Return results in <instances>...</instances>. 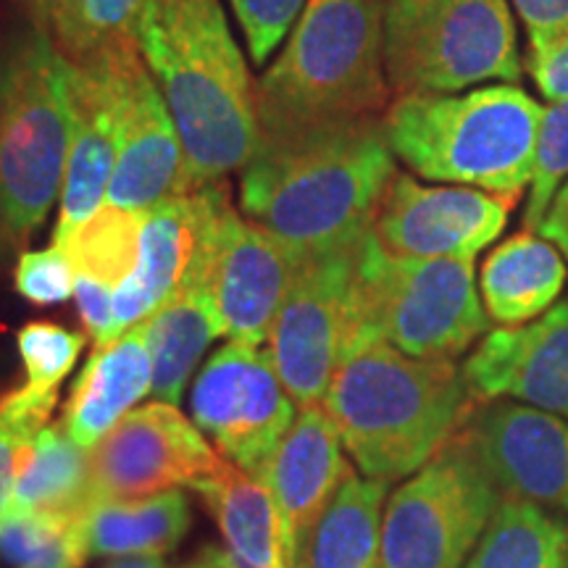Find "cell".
<instances>
[{
	"mask_svg": "<svg viewBox=\"0 0 568 568\" xmlns=\"http://www.w3.org/2000/svg\"><path fill=\"white\" fill-rule=\"evenodd\" d=\"M13 282H17V293L24 301L34 305H55L74 295L77 274L67 253L59 245H51L45 251H30L21 255Z\"/></svg>",
	"mask_w": 568,
	"mask_h": 568,
	"instance_id": "obj_35",
	"label": "cell"
},
{
	"mask_svg": "<svg viewBox=\"0 0 568 568\" xmlns=\"http://www.w3.org/2000/svg\"><path fill=\"white\" fill-rule=\"evenodd\" d=\"M59 393L42 395L19 387L0 397V524L11 514L13 489L30 464L34 437L51 422Z\"/></svg>",
	"mask_w": 568,
	"mask_h": 568,
	"instance_id": "obj_32",
	"label": "cell"
},
{
	"mask_svg": "<svg viewBox=\"0 0 568 568\" xmlns=\"http://www.w3.org/2000/svg\"><path fill=\"white\" fill-rule=\"evenodd\" d=\"M500 500L477 453L456 437L389 495L379 568H464Z\"/></svg>",
	"mask_w": 568,
	"mask_h": 568,
	"instance_id": "obj_8",
	"label": "cell"
},
{
	"mask_svg": "<svg viewBox=\"0 0 568 568\" xmlns=\"http://www.w3.org/2000/svg\"><path fill=\"white\" fill-rule=\"evenodd\" d=\"M193 489L216 518L226 545L222 550L226 564L232 568H282L276 510L264 481L224 458L216 471Z\"/></svg>",
	"mask_w": 568,
	"mask_h": 568,
	"instance_id": "obj_23",
	"label": "cell"
},
{
	"mask_svg": "<svg viewBox=\"0 0 568 568\" xmlns=\"http://www.w3.org/2000/svg\"><path fill=\"white\" fill-rule=\"evenodd\" d=\"M518 201L477 187H429L406 172H395L372 237L397 258H477L506 230Z\"/></svg>",
	"mask_w": 568,
	"mask_h": 568,
	"instance_id": "obj_15",
	"label": "cell"
},
{
	"mask_svg": "<svg viewBox=\"0 0 568 568\" xmlns=\"http://www.w3.org/2000/svg\"><path fill=\"white\" fill-rule=\"evenodd\" d=\"M471 400L464 368L453 361L414 358L372 339L339 358L322 406L355 468L397 481L456 439Z\"/></svg>",
	"mask_w": 568,
	"mask_h": 568,
	"instance_id": "obj_3",
	"label": "cell"
},
{
	"mask_svg": "<svg viewBox=\"0 0 568 568\" xmlns=\"http://www.w3.org/2000/svg\"><path fill=\"white\" fill-rule=\"evenodd\" d=\"M219 568H230V566H226L224 560H222V552H219Z\"/></svg>",
	"mask_w": 568,
	"mask_h": 568,
	"instance_id": "obj_45",
	"label": "cell"
},
{
	"mask_svg": "<svg viewBox=\"0 0 568 568\" xmlns=\"http://www.w3.org/2000/svg\"><path fill=\"white\" fill-rule=\"evenodd\" d=\"M537 234H542L548 243L556 245L568 261V176L558 187V193L552 195L548 211L537 226Z\"/></svg>",
	"mask_w": 568,
	"mask_h": 568,
	"instance_id": "obj_41",
	"label": "cell"
},
{
	"mask_svg": "<svg viewBox=\"0 0 568 568\" xmlns=\"http://www.w3.org/2000/svg\"><path fill=\"white\" fill-rule=\"evenodd\" d=\"M142 326L153 361L151 393L155 400L176 403L205 347L222 337L211 297L197 284H182Z\"/></svg>",
	"mask_w": 568,
	"mask_h": 568,
	"instance_id": "obj_25",
	"label": "cell"
},
{
	"mask_svg": "<svg viewBox=\"0 0 568 568\" xmlns=\"http://www.w3.org/2000/svg\"><path fill=\"white\" fill-rule=\"evenodd\" d=\"M213 447L174 403H148L90 447V503L132 500L209 477L222 464Z\"/></svg>",
	"mask_w": 568,
	"mask_h": 568,
	"instance_id": "obj_13",
	"label": "cell"
},
{
	"mask_svg": "<svg viewBox=\"0 0 568 568\" xmlns=\"http://www.w3.org/2000/svg\"><path fill=\"white\" fill-rule=\"evenodd\" d=\"M487 324L474 258H397L366 234L355 258L345 353L382 339L414 358L453 361L485 335Z\"/></svg>",
	"mask_w": 568,
	"mask_h": 568,
	"instance_id": "obj_7",
	"label": "cell"
},
{
	"mask_svg": "<svg viewBox=\"0 0 568 568\" xmlns=\"http://www.w3.org/2000/svg\"><path fill=\"white\" fill-rule=\"evenodd\" d=\"M193 524L187 497L180 489L98 500L84 510L82 529L90 556H163L172 552Z\"/></svg>",
	"mask_w": 568,
	"mask_h": 568,
	"instance_id": "obj_24",
	"label": "cell"
},
{
	"mask_svg": "<svg viewBox=\"0 0 568 568\" xmlns=\"http://www.w3.org/2000/svg\"><path fill=\"white\" fill-rule=\"evenodd\" d=\"M27 3H30V9L34 13V21L45 30V21H48V13H51L53 0H27Z\"/></svg>",
	"mask_w": 568,
	"mask_h": 568,
	"instance_id": "obj_44",
	"label": "cell"
},
{
	"mask_svg": "<svg viewBox=\"0 0 568 568\" xmlns=\"http://www.w3.org/2000/svg\"><path fill=\"white\" fill-rule=\"evenodd\" d=\"M464 376L481 400H516L568 418V301L529 324L487 332L468 355Z\"/></svg>",
	"mask_w": 568,
	"mask_h": 568,
	"instance_id": "obj_18",
	"label": "cell"
},
{
	"mask_svg": "<svg viewBox=\"0 0 568 568\" xmlns=\"http://www.w3.org/2000/svg\"><path fill=\"white\" fill-rule=\"evenodd\" d=\"M566 276L564 253L542 234L524 230L497 245L481 264V303L500 326L529 324L556 305Z\"/></svg>",
	"mask_w": 568,
	"mask_h": 568,
	"instance_id": "obj_22",
	"label": "cell"
},
{
	"mask_svg": "<svg viewBox=\"0 0 568 568\" xmlns=\"http://www.w3.org/2000/svg\"><path fill=\"white\" fill-rule=\"evenodd\" d=\"M351 474L343 439L324 406L297 408L293 426L258 471L274 500L282 568H305L311 537Z\"/></svg>",
	"mask_w": 568,
	"mask_h": 568,
	"instance_id": "obj_16",
	"label": "cell"
},
{
	"mask_svg": "<svg viewBox=\"0 0 568 568\" xmlns=\"http://www.w3.org/2000/svg\"><path fill=\"white\" fill-rule=\"evenodd\" d=\"M247 38L253 63H266L305 0H230Z\"/></svg>",
	"mask_w": 568,
	"mask_h": 568,
	"instance_id": "obj_36",
	"label": "cell"
},
{
	"mask_svg": "<svg viewBox=\"0 0 568 568\" xmlns=\"http://www.w3.org/2000/svg\"><path fill=\"white\" fill-rule=\"evenodd\" d=\"M529 74L548 101L568 98V38L529 53Z\"/></svg>",
	"mask_w": 568,
	"mask_h": 568,
	"instance_id": "obj_39",
	"label": "cell"
},
{
	"mask_svg": "<svg viewBox=\"0 0 568 568\" xmlns=\"http://www.w3.org/2000/svg\"><path fill=\"white\" fill-rule=\"evenodd\" d=\"M393 174L395 153L374 116L258 130L240 203L308 258L358 245Z\"/></svg>",
	"mask_w": 568,
	"mask_h": 568,
	"instance_id": "obj_1",
	"label": "cell"
},
{
	"mask_svg": "<svg viewBox=\"0 0 568 568\" xmlns=\"http://www.w3.org/2000/svg\"><path fill=\"white\" fill-rule=\"evenodd\" d=\"M74 297H77V305H80L84 329L90 332L95 347H105L111 345L113 339H119L111 287H105V284L95 280H88V276H77Z\"/></svg>",
	"mask_w": 568,
	"mask_h": 568,
	"instance_id": "obj_37",
	"label": "cell"
},
{
	"mask_svg": "<svg viewBox=\"0 0 568 568\" xmlns=\"http://www.w3.org/2000/svg\"><path fill=\"white\" fill-rule=\"evenodd\" d=\"M447 0H389L385 9V53L406 42Z\"/></svg>",
	"mask_w": 568,
	"mask_h": 568,
	"instance_id": "obj_40",
	"label": "cell"
},
{
	"mask_svg": "<svg viewBox=\"0 0 568 568\" xmlns=\"http://www.w3.org/2000/svg\"><path fill=\"white\" fill-rule=\"evenodd\" d=\"M205 187L201 247L182 284H197L209 293L222 335L258 347L268 339L303 255L266 226L240 216L226 184Z\"/></svg>",
	"mask_w": 568,
	"mask_h": 568,
	"instance_id": "obj_9",
	"label": "cell"
},
{
	"mask_svg": "<svg viewBox=\"0 0 568 568\" xmlns=\"http://www.w3.org/2000/svg\"><path fill=\"white\" fill-rule=\"evenodd\" d=\"M109 568H166L161 556H132L126 560H119V564H111Z\"/></svg>",
	"mask_w": 568,
	"mask_h": 568,
	"instance_id": "obj_42",
	"label": "cell"
},
{
	"mask_svg": "<svg viewBox=\"0 0 568 568\" xmlns=\"http://www.w3.org/2000/svg\"><path fill=\"white\" fill-rule=\"evenodd\" d=\"M190 406L195 426L216 443L219 453L253 477L297 416L268 353L234 339L203 366Z\"/></svg>",
	"mask_w": 568,
	"mask_h": 568,
	"instance_id": "obj_12",
	"label": "cell"
},
{
	"mask_svg": "<svg viewBox=\"0 0 568 568\" xmlns=\"http://www.w3.org/2000/svg\"><path fill=\"white\" fill-rule=\"evenodd\" d=\"M151 389L153 361L145 326L140 322L111 345L92 351L63 408V429L74 443L90 450Z\"/></svg>",
	"mask_w": 568,
	"mask_h": 568,
	"instance_id": "obj_21",
	"label": "cell"
},
{
	"mask_svg": "<svg viewBox=\"0 0 568 568\" xmlns=\"http://www.w3.org/2000/svg\"><path fill=\"white\" fill-rule=\"evenodd\" d=\"M142 61L140 42H126L95 59L71 63V140L53 243L88 222L109 195L122 140L126 82Z\"/></svg>",
	"mask_w": 568,
	"mask_h": 568,
	"instance_id": "obj_14",
	"label": "cell"
},
{
	"mask_svg": "<svg viewBox=\"0 0 568 568\" xmlns=\"http://www.w3.org/2000/svg\"><path fill=\"white\" fill-rule=\"evenodd\" d=\"M187 190V159L180 130L151 69L142 61L126 82L122 140L105 203L148 213Z\"/></svg>",
	"mask_w": 568,
	"mask_h": 568,
	"instance_id": "obj_19",
	"label": "cell"
},
{
	"mask_svg": "<svg viewBox=\"0 0 568 568\" xmlns=\"http://www.w3.org/2000/svg\"><path fill=\"white\" fill-rule=\"evenodd\" d=\"M385 3L308 0L255 88L258 130L374 116L387 103Z\"/></svg>",
	"mask_w": 568,
	"mask_h": 568,
	"instance_id": "obj_5",
	"label": "cell"
},
{
	"mask_svg": "<svg viewBox=\"0 0 568 568\" xmlns=\"http://www.w3.org/2000/svg\"><path fill=\"white\" fill-rule=\"evenodd\" d=\"M389 84L406 92H460L524 77L508 0H447L406 42L385 53Z\"/></svg>",
	"mask_w": 568,
	"mask_h": 568,
	"instance_id": "obj_10",
	"label": "cell"
},
{
	"mask_svg": "<svg viewBox=\"0 0 568 568\" xmlns=\"http://www.w3.org/2000/svg\"><path fill=\"white\" fill-rule=\"evenodd\" d=\"M145 213L101 205L88 222L59 240L77 276H88L116 290L134 272L140 255V234Z\"/></svg>",
	"mask_w": 568,
	"mask_h": 568,
	"instance_id": "obj_29",
	"label": "cell"
},
{
	"mask_svg": "<svg viewBox=\"0 0 568 568\" xmlns=\"http://www.w3.org/2000/svg\"><path fill=\"white\" fill-rule=\"evenodd\" d=\"M138 42L180 130L190 190L243 169L258 142V111L222 3L145 0Z\"/></svg>",
	"mask_w": 568,
	"mask_h": 568,
	"instance_id": "obj_2",
	"label": "cell"
},
{
	"mask_svg": "<svg viewBox=\"0 0 568 568\" xmlns=\"http://www.w3.org/2000/svg\"><path fill=\"white\" fill-rule=\"evenodd\" d=\"M21 364L27 372V385L34 393H59L84 347V335L71 332L53 322H30L17 335Z\"/></svg>",
	"mask_w": 568,
	"mask_h": 568,
	"instance_id": "obj_33",
	"label": "cell"
},
{
	"mask_svg": "<svg viewBox=\"0 0 568 568\" xmlns=\"http://www.w3.org/2000/svg\"><path fill=\"white\" fill-rule=\"evenodd\" d=\"M205 205H209V187L203 184L145 213L138 266L113 290L119 337L145 322L187 280L201 247Z\"/></svg>",
	"mask_w": 568,
	"mask_h": 568,
	"instance_id": "obj_20",
	"label": "cell"
},
{
	"mask_svg": "<svg viewBox=\"0 0 568 568\" xmlns=\"http://www.w3.org/2000/svg\"><path fill=\"white\" fill-rule=\"evenodd\" d=\"M529 34V53L568 38V0H510Z\"/></svg>",
	"mask_w": 568,
	"mask_h": 568,
	"instance_id": "obj_38",
	"label": "cell"
},
{
	"mask_svg": "<svg viewBox=\"0 0 568 568\" xmlns=\"http://www.w3.org/2000/svg\"><path fill=\"white\" fill-rule=\"evenodd\" d=\"M145 0H53L45 30L71 63L138 42Z\"/></svg>",
	"mask_w": 568,
	"mask_h": 568,
	"instance_id": "obj_30",
	"label": "cell"
},
{
	"mask_svg": "<svg viewBox=\"0 0 568 568\" xmlns=\"http://www.w3.org/2000/svg\"><path fill=\"white\" fill-rule=\"evenodd\" d=\"M84 510L9 516L0 524V558L13 568H82L90 558Z\"/></svg>",
	"mask_w": 568,
	"mask_h": 568,
	"instance_id": "obj_31",
	"label": "cell"
},
{
	"mask_svg": "<svg viewBox=\"0 0 568 568\" xmlns=\"http://www.w3.org/2000/svg\"><path fill=\"white\" fill-rule=\"evenodd\" d=\"M568 176V98L545 105L539 124L535 176L529 184V197L524 205V230L537 232L545 211Z\"/></svg>",
	"mask_w": 568,
	"mask_h": 568,
	"instance_id": "obj_34",
	"label": "cell"
},
{
	"mask_svg": "<svg viewBox=\"0 0 568 568\" xmlns=\"http://www.w3.org/2000/svg\"><path fill=\"white\" fill-rule=\"evenodd\" d=\"M219 548H205L201 556H197L195 560H190L187 566H182V568H219Z\"/></svg>",
	"mask_w": 568,
	"mask_h": 568,
	"instance_id": "obj_43",
	"label": "cell"
},
{
	"mask_svg": "<svg viewBox=\"0 0 568 568\" xmlns=\"http://www.w3.org/2000/svg\"><path fill=\"white\" fill-rule=\"evenodd\" d=\"M464 568H568V527L535 503L506 497Z\"/></svg>",
	"mask_w": 568,
	"mask_h": 568,
	"instance_id": "obj_28",
	"label": "cell"
},
{
	"mask_svg": "<svg viewBox=\"0 0 568 568\" xmlns=\"http://www.w3.org/2000/svg\"><path fill=\"white\" fill-rule=\"evenodd\" d=\"M71 61L40 24L0 45V232L24 243L61 197Z\"/></svg>",
	"mask_w": 568,
	"mask_h": 568,
	"instance_id": "obj_6",
	"label": "cell"
},
{
	"mask_svg": "<svg viewBox=\"0 0 568 568\" xmlns=\"http://www.w3.org/2000/svg\"><path fill=\"white\" fill-rule=\"evenodd\" d=\"M389 481L351 474L311 537L305 568H379Z\"/></svg>",
	"mask_w": 568,
	"mask_h": 568,
	"instance_id": "obj_26",
	"label": "cell"
},
{
	"mask_svg": "<svg viewBox=\"0 0 568 568\" xmlns=\"http://www.w3.org/2000/svg\"><path fill=\"white\" fill-rule=\"evenodd\" d=\"M464 437L500 495L568 514V418L495 403Z\"/></svg>",
	"mask_w": 568,
	"mask_h": 568,
	"instance_id": "obj_17",
	"label": "cell"
},
{
	"mask_svg": "<svg viewBox=\"0 0 568 568\" xmlns=\"http://www.w3.org/2000/svg\"><path fill=\"white\" fill-rule=\"evenodd\" d=\"M545 105L518 84L471 92H406L385 134L410 172L432 182L521 197L531 184Z\"/></svg>",
	"mask_w": 568,
	"mask_h": 568,
	"instance_id": "obj_4",
	"label": "cell"
},
{
	"mask_svg": "<svg viewBox=\"0 0 568 568\" xmlns=\"http://www.w3.org/2000/svg\"><path fill=\"white\" fill-rule=\"evenodd\" d=\"M361 243L303 258L268 332L266 353L297 408L322 406L339 358L345 355Z\"/></svg>",
	"mask_w": 568,
	"mask_h": 568,
	"instance_id": "obj_11",
	"label": "cell"
},
{
	"mask_svg": "<svg viewBox=\"0 0 568 568\" xmlns=\"http://www.w3.org/2000/svg\"><path fill=\"white\" fill-rule=\"evenodd\" d=\"M90 450L69 437L61 426H45L38 437L30 464L13 489L11 514H80L90 506Z\"/></svg>",
	"mask_w": 568,
	"mask_h": 568,
	"instance_id": "obj_27",
	"label": "cell"
}]
</instances>
